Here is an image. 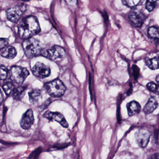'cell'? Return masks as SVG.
<instances>
[{"label":"cell","mask_w":159,"mask_h":159,"mask_svg":"<svg viewBox=\"0 0 159 159\" xmlns=\"http://www.w3.org/2000/svg\"><path fill=\"white\" fill-rule=\"evenodd\" d=\"M129 21L136 27H140L143 25L145 19L144 14L137 10L131 11L128 15Z\"/></svg>","instance_id":"obj_8"},{"label":"cell","mask_w":159,"mask_h":159,"mask_svg":"<svg viewBox=\"0 0 159 159\" xmlns=\"http://www.w3.org/2000/svg\"><path fill=\"white\" fill-rule=\"evenodd\" d=\"M26 86H20L14 88L12 92L13 98L15 100H19L22 99L25 93Z\"/></svg>","instance_id":"obj_15"},{"label":"cell","mask_w":159,"mask_h":159,"mask_svg":"<svg viewBox=\"0 0 159 159\" xmlns=\"http://www.w3.org/2000/svg\"><path fill=\"white\" fill-rule=\"evenodd\" d=\"M158 106V103L157 100L154 97H151L145 105L143 111L146 114H150L153 112L157 108Z\"/></svg>","instance_id":"obj_13"},{"label":"cell","mask_w":159,"mask_h":159,"mask_svg":"<svg viewBox=\"0 0 159 159\" xmlns=\"http://www.w3.org/2000/svg\"><path fill=\"white\" fill-rule=\"evenodd\" d=\"M150 136V132L145 129H141L136 132L135 138L140 148H146L149 141Z\"/></svg>","instance_id":"obj_9"},{"label":"cell","mask_w":159,"mask_h":159,"mask_svg":"<svg viewBox=\"0 0 159 159\" xmlns=\"http://www.w3.org/2000/svg\"><path fill=\"white\" fill-rule=\"evenodd\" d=\"M41 55L55 61L64 57L66 55V51L62 47L54 45L49 49H42Z\"/></svg>","instance_id":"obj_5"},{"label":"cell","mask_w":159,"mask_h":159,"mask_svg":"<svg viewBox=\"0 0 159 159\" xmlns=\"http://www.w3.org/2000/svg\"><path fill=\"white\" fill-rule=\"evenodd\" d=\"M23 47L26 56L29 58L41 55L42 50L39 41L32 38L25 40Z\"/></svg>","instance_id":"obj_2"},{"label":"cell","mask_w":159,"mask_h":159,"mask_svg":"<svg viewBox=\"0 0 159 159\" xmlns=\"http://www.w3.org/2000/svg\"><path fill=\"white\" fill-rule=\"evenodd\" d=\"M27 9L26 5L24 3H18L14 7L7 10L6 16L8 20L13 23L18 22Z\"/></svg>","instance_id":"obj_6"},{"label":"cell","mask_w":159,"mask_h":159,"mask_svg":"<svg viewBox=\"0 0 159 159\" xmlns=\"http://www.w3.org/2000/svg\"><path fill=\"white\" fill-rule=\"evenodd\" d=\"M34 76L39 79H44L50 76L51 70L49 67L40 62H38L32 68Z\"/></svg>","instance_id":"obj_7"},{"label":"cell","mask_w":159,"mask_h":159,"mask_svg":"<svg viewBox=\"0 0 159 159\" xmlns=\"http://www.w3.org/2000/svg\"><path fill=\"white\" fill-rule=\"evenodd\" d=\"M41 150H40V148H38L36 150L34 151V152L30 155L29 159H37L38 156Z\"/></svg>","instance_id":"obj_25"},{"label":"cell","mask_w":159,"mask_h":159,"mask_svg":"<svg viewBox=\"0 0 159 159\" xmlns=\"http://www.w3.org/2000/svg\"><path fill=\"white\" fill-rule=\"evenodd\" d=\"M9 44V40L7 39H0V50L6 48Z\"/></svg>","instance_id":"obj_24"},{"label":"cell","mask_w":159,"mask_h":159,"mask_svg":"<svg viewBox=\"0 0 159 159\" xmlns=\"http://www.w3.org/2000/svg\"><path fill=\"white\" fill-rule=\"evenodd\" d=\"M2 88L6 95H10L12 93L14 89V86L12 83L9 82L6 83L2 86Z\"/></svg>","instance_id":"obj_19"},{"label":"cell","mask_w":159,"mask_h":159,"mask_svg":"<svg viewBox=\"0 0 159 159\" xmlns=\"http://www.w3.org/2000/svg\"><path fill=\"white\" fill-rule=\"evenodd\" d=\"M140 2L139 0H125L122 1L123 3L125 6L129 7H133L137 6Z\"/></svg>","instance_id":"obj_21"},{"label":"cell","mask_w":159,"mask_h":159,"mask_svg":"<svg viewBox=\"0 0 159 159\" xmlns=\"http://www.w3.org/2000/svg\"><path fill=\"white\" fill-rule=\"evenodd\" d=\"M147 88L151 92H153L155 93L158 94L159 91H158V87L153 82L149 83L147 85Z\"/></svg>","instance_id":"obj_22"},{"label":"cell","mask_w":159,"mask_h":159,"mask_svg":"<svg viewBox=\"0 0 159 159\" xmlns=\"http://www.w3.org/2000/svg\"><path fill=\"white\" fill-rule=\"evenodd\" d=\"M29 75L27 69L19 66H13L10 71L11 80L19 85H22Z\"/></svg>","instance_id":"obj_4"},{"label":"cell","mask_w":159,"mask_h":159,"mask_svg":"<svg viewBox=\"0 0 159 159\" xmlns=\"http://www.w3.org/2000/svg\"><path fill=\"white\" fill-rule=\"evenodd\" d=\"M40 27L38 19L35 16H29L25 17L18 27V35L24 39L32 38L40 31Z\"/></svg>","instance_id":"obj_1"},{"label":"cell","mask_w":159,"mask_h":159,"mask_svg":"<svg viewBox=\"0 0 159 159\" xmlns=\"http://www.w3.org/2000/svg\"><path fill=\"white\" fill-rule=\"evenodd\" d=\"M148 35L150 38L152 39H159V32H158V28L156 27H151L148 30Z\"/></svg>","instance_id":"obj_18"},{"label":"cell","mask_w":159,"mask_h":159,"mask_svg":"<svg viewBox=\"0 0 159 159\" xmlns=\"http://www.w3.org/2000/svg\"><path fill=\"white\" fill-rule=\"evenodd\" d=\"M50 99H48V100H46L45 102H44V104H43V105L41 106V108L42 109H46V108L48 107V105L50 104Z\"/></svg>","instance_id":"obj_27"},{"label":"cell","mask_w":159,"mask_h":159,"mask_svg":"<svg viewBox=\"0 0 159 159\" xmlns=\"http://www.w3.org/2000/svg\"><path fill=\"white\" fill-rule=\"evenodd\" d=\"M45 89L52 97L59 98L62 96L66 91V87L62 81L58 79L49 82L45 84Z\"/></svg>","instance_id":"obj_3"},{"label":"cell","mask_w":159,"mask_h":159,"mask_svg":"<svg viewBox=\"0 0 159 159\" xmlns=\"http://www.w3.org/2000/svg\"><path fill=\"white\" fill-rule=\"evenodd\" d=\"M4 98H3V94L1 90H0V105H1L2 103L3 102Z\"/></svg>","instance_id":"obj_28"},{"label":"cell","mask_w":159,"mask_h":159,"mask_svg":"<svg viewBox=\"0 0 159 159\" xmlns=\"http://www.w3.org/2000/svg\"><path fill=\"white\" fill-rule=\"evenodd\" d=\"M8 70L4 66H0V80H4L8 77Z\"/></svg>","instance_id":"obj_20"},{"label":"cell","mask_w":159,"mask_h":159,"mask_svg":"<svg viewBox=\"0 0 159 159\" xmlns=\"http://www.w3.org/2000/svg\"><path fill=\"white\" fill-rule=\"evenodd\" d=\"M41 95V91L39 89H33L29 93L30 101L32 104L38 102Z\"/></svg>","instance_id":"obj_16"},{"label":"cell","mask_w":159,"mask_h":159,"mask_svg":"<svg viewBox=\"0 0 159 159\" xmlns=\"http://www.w3.org/2000/svg\"><path fill=\"white\" fill-rule=\"evenodd\" d=\"M16 51L15 48L13 46H10L5 48L1 53L2 57L9 59H12L16 56Z\"/></svg>","instance_id":"obj_14"},{"label":"cell","mask_w":159,"mask_h":159,"mask_svg":"<svg viewBox=\"0 0 159 159\" xmlns=\"http://www.w3.org/2000/svg\"><path fill=\"white\" fill-rule=\"evenodd\" d=\"M159 153H155V154H153L152 156L151 157H150V159H159Z\"/></svg>","instance_id":"obj_29"},{"label":"cell","mask_w":159,"mask_h":159,"mask_svg":"<svg viewBox=\"0 0 159 159\" xmlns=\"http://www.w3.org/2000/svg\"><path fill=\"white\" fill-rule=\"evenodd\" d=\"M127 109L128 115L134 116L140 112L141 106L137 101H132L127 104Z\"/></svg>","instance_id":"obj_12"},{"label":"cell","mask_w":159,"mask_h":159,"mask_svg":"<svg viewBox=\"0 0 159 159\" xmlns=\"http://www.w3.org/2000/svg\"><path fill=\"white\" fill-rule=\"evenodd\" d=\"M156 2L154 1H148L146 3V8L148 11H153L156 6Z\"/></svg>","instance_id":"obj_23"},{"label":"cell","mask_w":159,"mask_h":159,"mask_svg":"<svg viewBox=\"0 0 159 159\" xmlns=\"http://www.w3.org/2000/svg\"><path fill=\"white\" fill-rule=\"evenodd\" d=\"M43 116L50 120H54L59 123L65 128H67L68 127V123L67 122L64 116L59 112L47 111L44 113Z\"/></svg>","instance_id":"obj_10"},{"label":"cell","mask_w":159,"mask_h":159,"mask_svg":"<svg viewBox=\"0 0 159 159\" xmlns=\"http://www.w3.org/2000/svg\"><path fill=\"white\" fill-rule=\"evenodd\" d=\"M34 117L33 112L31 109L27 111L22 116L20 121V125L23 129L27 130L32 126L34 123Z\"/></svg>","instance_id":"obj_11"},{"label":"cell","mask_w":159,"mask_h":159,"mask_svg":"<svg viewBox=\"0 0 159 159\" xmlns=\"http://www.w3.org/2000/svg\"><path fill=\"white\" fill-rule=\"evenodd\" d=\"M133 71H134V76L135 78H137L139 74V69L137 66H133Z\"/></svg>","instance_id":"obj_26"},{"label":"cell","mask_w":159,"mask_h":159,"mask_svg":"<svg viewBox=\"0 0 159 159\" xmlns=\"http://www.w3.org/2000/svg\"><path fill=\"white\" fill-rule=\"evenodd\" d=\"M156 80H157V83H158V75L157 76V78H156Z\"/></svg>","instance_id":"obj_30"},{"label":"cell","mask_w":159,"mask_h":159,"mask_svg":"<svg viewBox=\"0 0 159 159\" xmlns=\"http://www.w3.org/2000/svg\"><path fill=\"white\" fill-rule=\"evenodd\" d=\"M148 66L152 70H156L159 67V58L158 56L148 59L146 62Z\"/></svg>","instance_id":"obj_17"}]
</instances>
